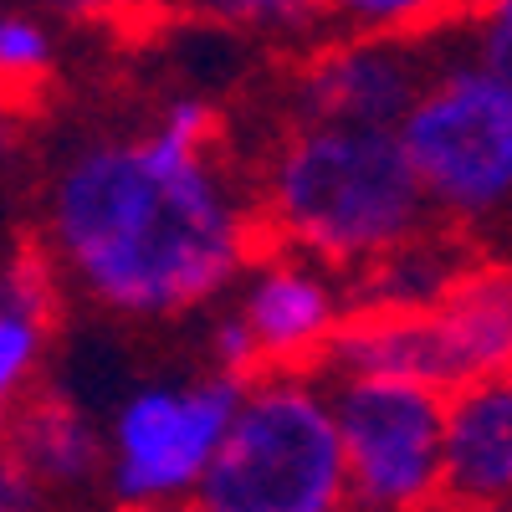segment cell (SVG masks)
Instances as JSON below:
<instances>
[{
    "mask_svg": "<svg viewBox=\"0 0 512 512\" xmlns=\"http://www.w3.org/2000/svg\"><path fill=\"white\" fill-rule=\"evenodd\" d=\"M328 410L344 446L349 502L369 512H415L441 492L446 395L395 379H338Z\"/></svg>",
    "mask_w": 512,
    "mask_h": 512,
    "instance_id": "5b68a950",
    "label": "cell"
},
{
    "mask_svg": "<svg viewBox=\"0 0 512 512\" xmlns=\"http://www.w3.org/2000/svg\"><path fill=\"white\" fill-rule=\"evenodd\" d=\"M52 62H57V41L47 26L21 11H0V108L11 113L16 103L36 98Z\"/></svg>",
    "mask_w": 512,
    "mask_h": 512,
    "instance_id": "4fadbf2b",
    "label": "cell"
},
{
    "mask_svg": "<svg viewBox=\"0 0 512 512\" xmlns=\"http://www.w3.org/2000/svg\"><path fill=\"white\" fill-rule=\"evenodd\" d=\"M216 108H210L205 98H180V103H169L159 128H154V139L169 144V149H180V154H210V139H216Z\"/></svg>",
    "mask_w": 512,
    "mask_h": 512,
    "instance_id": "9a60e30c",
    "label": "cell"
},
{
    "mask_svg": "<svg viewBox=\"0 0 512 512\" xmlns=\"http://www.w3.org/2000/svg\"><path fill=\"white\" fill-rule=\"evenodd\" d=\"M11 154H16V123H11L6 108H0V169L11 164Z\"/></svg>",
    "mask_w": 512,
    "mask_h": 512,
    "instance_id": "ac0fdd59",
    "label": "cell"
},
{
    "mask_svg": "<svg viewBox=\"0 0 512 512\" xmlns=\"http://www.w3.org/2000/svg\"><path fill=\"white\" fill-rule=\"evenodd\" d=\"M241 395H246V379L231 374L139 390L113 420V451H108L113 497L128 507L195 497L205 466L216 461L241 410Z\"/></svg>",
    "mask_w": 512,
    "mask_h": 512,
    "instance_id": "8992f818",
    "label": "cell"
},
{
    "mask_svg": "<svg viewBox=\"0 0 512 512\" xmlns=\"http://www.w3.org/2000/svg\"><path fill=\"white\" fill-rule=\"evenodd\" d=\"M6 456L36 487H77V482H93L108 466L103 436L93 431V420H82V410H72L67 400L26 405L11 425Z\"/></svg>",
    "mask_w": 512,
    "mask_h": 512,
    "instance_id": "8fae6325",
    "label": "cell"
},
{
    "mask_svg": "<svg viewBox=\"0 0 512 512\" xmlns=\"http://www.w3.org/2000/svg\"><path fill=\"white\" fill-rule=\"evenodd\" d=\"M487 77H497L502 88H512V0L482 11L477 26V57H472Z\"/></svg>",
    "mask_w": 512,
    "mask_h": 512,
    "instance_id": "2e32d148",
    "label": "cell"
},
{
    "mask_svg": "<svg viewBox=\"0 0 512 512\" xmlns=\"http://www.w3.org/2000/svg\"><path fill=\"white\" fill-rule=\"evenodd\" d=\"M195 512H349L328 395L303 374H256L195 487Z\"/></svg>",
    "mask_w": 512,
    "mask_h": 512,
    "instance_id": "3957f363",
    "label": "cell"
},
{
    "mask_svg": "<svg viewBox=\"0 0 512 512\" xmlns=\"http://www.w3.org/2000/svg\"><path fill=\"white\" fill-rule=\"evenodd\" d=\"M47 241L62 272L123 318L200 308L251 262V221L210 154L154 134L77 149L47 195Z\"/></svg>",
    "mask_w": 512,
    "mask_h": 512,
    "instance_id": "6da1fadb",
    "label": "cell"
},
{
    "mask_svg": "<svg viewBox=\"0 0 512 512\" xmlns=\"http://www.w3.org/2000/svg\"><path fill=\"white\" fill-rule=\"evenodd\" d=\"M36 507V482L0 451V512H31Z\"/></svg>",
    "mask_w": 512,
    "mask_h": 512,
    "instance_id": "e0dca14e",
    "label": "cell"
},
{
    "mask_svg": "<svg viewBox=\"0 0 512 512\" xmlns=\"http://www.w3.org/2000/svg\"><path fill=\"white\" fill-rule=\"evenodd\" d=\"M436 497L466 512H492L512 497V374H492L446 395Z\"/></svg>",
    "mask_w": 512,
    "mask_h": 512,
    "instance_id": "ba28073f",
    "label": "cell"
},
{
    "mask_svg": "<svg viewBox=\"0 0 512 512\" xmlns=\"http://www.w3.org/2000/svg\"><path fill=\"white\" fill-rule=\"evenodd\" d=\"M395 139L425 190V205L441 216L487 221L512 200V88L477 62L431 72Z\"/></svg>",
    "mask_w": 512,
    "mask_h": 512,
    "instance_id": "277c9868",
    "label": "cell"
},
{
    "mask_svg": "<svg viewBox=\"0 0 512 512\" xmlns=\"http://www.w3.org/2000/svg\"><path fill=\"white\" fill-rule=\"evenodd\" d=\"M359 292H354V313H425L436 308V297L466 272V256L436 236L425 231L395 251L374 256L369 267H359Z\"/></svg>",
    "mask_w": 512,
    "mask_h": 512,
    "instance_id": "7c38bea8",
    "label": "cell"
},
{
    "mask_svg": "<svg viewBox=\"0 0 512 512\" xmlns=\"http://www.w3.org/2000/svg\"><path fill=\"white\" fill-rule=\"evenodd\" d=\"M425 82H431L425 52L410 36H349L313 52V62L297 72V108H303V123L395 134Z\"/></svg>",
    "mask_w": 512,
    "mask_h": 512,
    "instance_id": "52a82bcc",
    "label": "cell"
},
{
    "mask_svg": "<svg viewBox=\"0 0 512 512\" xmlns=\"http://www.w3.org/2000/svg\"><path fill=\"white\" fill-rule=\"evenodd\" d=\"M267 216L333 267H369L431 231V205L395 134L344 123H303L267 164Z\"/></svg>",
    "mask_w": 512,
    "mask_h": 512,
    "instance_id": "7a4b0ae2",
    "label": "cell"
},
{
    "mask_svg": "<svg viewBox=\"0 0 512 512\" xmlns=\"http://www.w3.org/2000/svg\"><path fill=\"white\" fill-rule=\"evenodd\" d=\"M236 318L251 333L262 364H277V374H297L303 359L323 354L333 328L344 323V308H338L333 282L308 262H272L246 287Z\"/></svg>",
    "mask_w": 512,
    "mask_h": 512,
    "instance_id": "9c48e42d",
    "label": "cell"
},
{
    "mask_svg": "<svg viewBox=\"0 0 512 512\" xmlns=\"http://www.w3.org/2000/svg\"><path fill=\"white\" fill-rule=\"evenodd\" d=\"M425 313H431L451 390L492 374H512V267L507 262H466V272Z\"/></svg>",
    "mask_w": 512,
    "mask_h": 512,
    "instance_id": "30bf717a",
    "label": "cell"
},
{
    "mask_svg": "<svg viewBox=\"0 0 512 512\" xmlns=\"http://www.w3.org/2000/svg\"><path fill=\"white\" fill-rule=\"evenodd\" d=\"M41 338H47V328H41V323L0 313V420L11 415L21 384L31 379L36 354H41Z\"/></svg>",
    "mask_w": 512,
    "mask_h": 512,
    "instance_id": "5bb4252c",
    "label": "cell"
}]
</instances>
